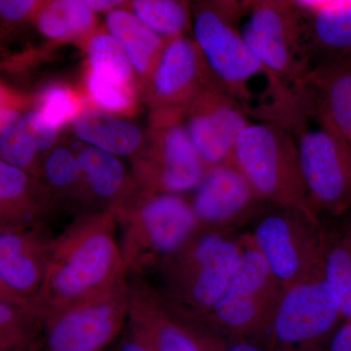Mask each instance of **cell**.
<instances>
[{"label":"cell","instance_id":"obj_1","mask_svg":"<svg viewBox=\"0 0 351 351\" xmlns=\"http://www.w3.org/2000/svg\"><path fill=\"white\" fill-rule=\"evenodd\" d=\"M239 0L191 5V34L215 80L253 121L281 124L298 93L286 87L255 56L237 23Z\"/></svg>","mask_w":351,"mask_h":351},{"label":"cell","instance_id":"obj_2","mask_svg":"<svg viewBox=\"0 0 351 351\" xmlns=\"http://www.w3.org/2000/svg\"><path fill=\"white\" fill-rule=\"evenodd\" d=\"M112 212L80 214L55 239L36 299L45 320L124 282L127 271Z\"/></svg>","mask_w":351,"mask_h":351},{"label":"cell","instance_id":"obj_3","mask_svg":"<svg viewBox=\"0 0 351 351\" xmlns=\"http://www.w3.org/2000/svg\"><path fill=\"white\" fill-rule=\"evenodd\" d=\"M241 240L204 230L156 270L154 286L178 313L201 325L239 269Z\"/></svg>","mask_w":351,"mask_h":351},{"label":"cell","instance_id":"obj_4","mask_svg":"<svg viewBox=\"0 0 351 351\" xmlns=\"http://www.w3.org/2000/svg\"><path fill=\"white\" fill-rule=\"evenodd\" d=\"M120 226L127 277L156 272L200 232L191 202L181 195L138 191L112 211Z\"/></svg>","mask_w":351,"mask_h":351},{"label":"cell","instance_id":"obj_5","mask_svg":"<svg viewBox=\"0 0 351 351\" xmlns=\"http://www.w3.org/2000/svg\"><path fill=\"white\" fill-rule=\"evenodd\" d=\"M292 133L309 201L320 217L351 211V145L318 112L304 92L281 124Z\"/></svg>","mask_w":351,"mask_h":351},{"label":"cell","instance_id":"obj_6","mask_svg":"<svg viewBox=\"0 0 351 351\" xmlns=\"http://www.w3.org/2000/svg\"><path fill=\"white\" fill-rule=\"evenodd\" d=\"M232 162L267 206L295 209L321 219L311 206L297 145L286 127L252 122L235 143Z\"/></svg>","mask_w":351,"mask_h":351},{"label":"cell","instance_id":"obj_7","mask_svg":"<svg viewBox=\"0 0 351 351\" xmlns=\"http://www.w3.org/2000/svg\"><path fill=\"white\" fill-rule=\"evenodd\" d=\"M240 240L239 269L201 326L226 341L246 339L267 346L285 290L258 250L251 233Z\"/></svg>","mask_w":351,"mask_h":351},{"label":"cell","instance_id":"obj_8","mask_svg":"<svg viewBox=\"0 0 351 351\" xmlns=\"http://www.w3.org/2000/svg\"><path fill=\"white\" fill-rule=\"evenodd\" d=\"M237 23L261 63L298 93L313 68V60L294 1L239 0Z\"/></svg>","mask_w":351,"mask_h":351},{"label":"cell","instance_id":"obj_9","mask_svg":"<svg viewBox=\"0 0 351 351\" xmlns=\"http://www.w3.org/2000/svg\"><path fill=\"white\" fill-rule=\"evenodd\" d=\"M251 235L284 290L324 276L327 232L321 219L295 209L267 208Z\"/></svg>","mask_w":351,"mask_h":351},{"label":"cell","instance_id":"obj_10","mask_svg":"<svg viewBox=\"0 0 351 351\" xmlns=\"http://www.w3.org/2000/svg\"><path fill=\"white\" fill-rule=\"evenodd\" d=\"M343 322L336 295L324 276L285 290L267 341L269 351H329Z\"/></svg>","mask_w":351,"mask_h":351},{"label":"cell","instance_id":"obj_11","mask_svg":"<svg viewBox=\"0 0 351 351\" xmlns=\"http://www.w3.org/2000/svg\"><path fill=\"white\" fill-rule=\"evenodd\" d=\"M135 158L134 180L141 191L147 193L195 191L207 171L189 138L182 112L154 114L151 145Z\"/></svg>","mask_w":351,"mask_h":351},{"label":"cell","instance_id":"obj_12","mask_svg":"<svg viewBox=\"0 0 351 351\" xmlns=\"http://www.w3.org/2000/svg\"><path fill=\"white\" fill-rule=\"evenodd\" d=\"M127 279L110 292L45 320L36 351H106L128 322Z\"/></svg>","mask_w":351,"mask_h":351},{"label":"cell","instance_id":"obj_13","mask_svg":"<svg viewBox=\"0 0 351 351\" xmlns=\"http://www.w3.org/2000/svg\"><path fill=\"white\" fill-rule=\"evenodd\" d=\"M182 122L201 160L209 169L232 161L237 138L253 120L215 80L184 108Z\"/></svg>","mask_w":351,"mask_h":351},{"label":"cell","instance_id":"obj_14","mask_svg":"<svg viewBox=\"0 0 351 351\" xmlns=\"http://www.w3.org/2000/svg\"><path fill=\"white\" fill-rule=\"evenodd\" d=\"M215 80L193 36H181L164 46L145 82V100L154 108V114L184 112Z\"/></svg>","mask_w":351,"mask_h":351},{"label":"cell","instance_id":"obj_15","mask_svg":"<svg viewBox=\"0 0 351 351\" xmlns=\"http://www.w3.org/2000/svg\"><path fill=\"white\" fill-rule=\"evenodd\" d=\"M55 239L45 223L0 226V292L36 299Z\"/></svg>","mask_w":351,"mask_h":351},{"label":"cell","instance_id":"obj_16","mask_svg":"<svg viewBox=\"0 0 351 351\" xmlns=\"http://www.w3.org/2000/svg\"><path fill=\"white\" fill-rule=\"evenodd\" d=\"M189 202L201 228L226 232L270 207L258 197L232 161L207 169Z\"/></svg>","mask_w":351,"mask_h":351},{"label":"cell","instance_id":"obj_17","mask_svg":"<svg viewBox=\"0 0 351 351\" xmlns=\"http://www.w3.org/2000/svg\"><path fill=\"white\" fill-rule=\"evenodd\" d=\"M301 12L313 66L351 56V0H293Z\"/></svg>","mask_w":351,"mask_h":351},{"label":"cell","instance_id":"obj_18","mask_svg":"<svg viewBox=\"0 0 351 351\" xmlns=\"http://www.w3.org/2000/svg\"><path fill=\"white\" fill-rule=\"evenodd\" d=\"M302 91L328 123L351 145V56L314 66Z\"/></svg>","mask_w":351,"mask_h":351},{"label":"cell","instance_id":"obj_19","mask_svg":"<svg viewBox=\"0 0 351 351\" xmlns=\"http://www.w3.org/2000/svg\"><path fill=\"white\" fill-rule=\"evenodd\" d=\"M54 200L43 180L0 161V226L44 223Z\"/></svg>","mask_w":351,"mask_h":351},{"label":"cell","instance_id":"obj_20","mask_svg":"<svg viewBox=\"0 0 351 351\" xmlns=\"http://www.w3.org/2000/svg\"><path fill=\"white\" fill-rule=\"evenodd\" d=\"M76 156L94 205L105 211L122 206L140 191L117 156L91 145L83 147Z\"/></svg>","mask_w":351,"mask_h":351},{"label":"cell","instance_id":"obj_21","mask_svg":"<svg viewBox=\"0 0 351 351\" xmlns=\"http://www.w3.org/2000/svg\"><path fill=\"white\" fill-rule=\"evenodd\" d=\"M73 130L83 142L117 157L136 156L145 144L137 126L96 108L80 113L73 122Z\"/></svg>","mask_w":351,"mask_h":351},{"label":"cell","instance_id":"obj_22","mask_svg":"<svg viewBox=\"0 0 351 351\" xmlns=\"http://www.w3.org/2000/svg\"><path fill=\"white\" fill-rule=\"evenodd\" d=\"M108 32L130 59L138 78L145 84L167 41L157 36L126 9L107 14Z\"/></svg>","mask_w":351,"mask_h":351},{"label":"cell","instance_id":"obj_23","mask_svg":"<svg viewBox=\"0 0 351 351\" xmlns=\"http://www.w3.org/2000/svg\"><path fill=\"white\" fill-rule=\"evenodd\" d=\"M44 325L36 299L0 292V351H36Z\"/></svg>","mask_w":351,"mask_h":351},{"label":"cell","instance_id":"obj_24","mask_svg":"<svg viewBox=\"0 0 351 351\" xmlns=\"http://www.w3.org/2000/svg\"><path fill=\"white\" fill-rule=\"evenodd\" d=\"M36 24L45 38L55 41H82L97 31L93 10L80 0L43 2L36 11Z\"/></svg>","mask_w":351,"mask_h":351},{"label":"cell","instance_id":"obj_25","mask_svg":"<svg viewBox=\"0 0 351 351\" xmlns=\"http://www.w3.org/2000/svg\"><path fill=\"white\" fill-rule=\"evenodd\" d=\"M38 149L27 130L25 113L1 97L0 113V156L1 161L41 179L43 167L38 161Z\"/></svg>","mask_w":351,"mask_h":351},{"label":"cell","instance_id":"obj_26","mask_svg":"<svg viewBox=\"0 0 351 351\" xmlns=\"http://www.w3.org/2000/svg\"><path fill=\"white\" fill-rule=\"evenodd\" d=\"M41 180L49 186L55 200H68L90 209L95 206L83 181L77 156L66 147H57L48 154L43 165Z\"/></svg>","mask_w":351,"mask_h":351},{"label":"cell","instance_id":"obj_27","mask_svg":"<svg viewBox=\"0 0 351 351\" xmlns=\"http://www.w3.org/2000/svg\"><path fill=\"white\" fill-rule=\"evenodd\" d=\"M132 13L163 40L189 36L191 32V4L175 0H137L131 4Z\"/></svg>","mask_w":351,"mask_h":351},{"label":"cell","instance_id":"obj_28","mask_svg":"<svg viewBox=\"0 0 351 351\" xmlns=\"http://www.w3.org/2000/svg\"><path fill=\"white\" fill-rule=\"evenodd\" d=\"M90 71L136 89L135 69L125 51L108 31H96L84 43Z\"/></svg>","mask_w":351,"mask_h":351},{"label":"cell","instance_id":"obj_29","mask_svg":"<svg viewBox=\"0 0 351 351\" xmlns=\"http://www.w3.org/2000/svg\"><path fill=\"white\" fill-rule=\"evenodd\" d=\"M323 274L338 299L343 320H351V251L339 233H327Z\"/></svg>","mask_w":351,"mask_h":351},{"label":"cell","instance_id":"obj_30","mask_svg":"<svg viewBox=\"0 0 351 351\" xmlns=\"http://www.w3.org/2000/svg\"><path fill=\"white\" fill-rule=\"evenodd\" d=\"M87 101L63 83H51L36 98V110L51 125L62 129L87 108Z\"/></svg>","mask_w":351,"mask_h":351},{"label":"cell","instance_id":"obj_31","mask_svg":"<svg viewBox=\"0 0 351 351\" xmlns=\"http://www.w3.org/2000/svg\"><path fill=\"white\" fill-rule=\"evenodd\" d=\"M88 98L98 110L115 114H131L137 108V90L108 80L88 69Z\"/></svg>","mask_w":351,"mask_h":351},{"label":"cell","instance_id":"obj_32","mask_svg":"<svg viewBox=\"0 0 351 351\" xmlns=\"http://www.w3.org/2000/svg\"><path fill=\"white\" fill-rule=\"evenodd\" d=\"M25 123L29 135L38 152H47L56 144L59 129L51 125L34 108L25 113Z\"/></svg>","mask_w":351,"mask_h":351},{"label":"cell","instance_id":"obj_33","mask_svg":"<svg viewBox=\"0 0 351 351\" xmlns=\"http://www.w3.org/2000/svg\"><path fill=\"white\" fill-rule=\"evenodd\" d=\"M43 2L34 0H1L0 15L7 23H20L29 17H34Z\"/></svg>","mask_w":351,"mask_h":351},{"label":"cell","instance_id":"obj_34","mask_svg":"<svg viewBox=\"0 0 351 351\" xmlns=\"http://www.w3.org/2000/svg\"><path fill=\"white\" fill-rule=\"evenodd\" d=\"M329 351H351V320H343L335 332Z\"/></svg>","mask_w":351,"mask_h":351},{"label":"cell","instance_id":"obj_35","mask_svg":"<svg viewBox=\"0 0 351 351\" xmlns=\"http://www.w3.org/2000/svg\"><path fill=\"white\" fill-rule=\"evenodd\" d=\"M114 351H152L149 345L136 334L126 327L123 337L120 339L119 346Z\"/></svg>","mask_w":351,"mask_h":351},{"label":"cell","instance_id":"obj_36","mask_svg":"<svg viewBox=\"0 0 351 351\" xmlns=\"http://www.w3.org/2000/svg\"><path fill=\"white\" fill-rule=\"evenodd\" d=\"M221 351H269L267 346L263 343L254 341H246V339H239V341H226Z\"/></svg>","mask_w":351,"mask_h":351},{"label":"cell","instance_id":"obj_37","mask_svg":"<svg viewBox=\"0 0 351 351\" xmlns=\"http://www.w3.org/2000/svg\"><path fill=\"white\" fill-rule=\"evenodd\" d=\"M87 6L94 12H110L114 9L119 8L124 3L123 1H115V0H89L85 1Z\"/></svg>","mask_w":351,"mask_h":351},{"label":"cell","instance_id":"obj_38","mask_svg":"<svg viewBox=\"0 0 351 351\" xmlns=\"http://www.w3.org/2000/svg\"><path fill=\"white\" fill-rule=\"evenodd\" d=\"M350 213L351 214V211ZM341 235L343 237V240H345L346 243L348 244V246L350 247L351 251V219L346 223L345 230L341 233Z\"/></svg>","mask_w":351,"mask_h":351}]
</instances>
